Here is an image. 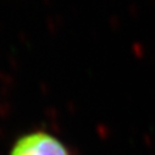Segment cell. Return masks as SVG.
I'll use <instances>...</instances> for the list:
<instances>
[{
  "mask_svg": "<svg viewBox=\"0 0 155 155\" xmlns=\"http://www.w3.org/2000/svg\"><path fill=\"white\" fill-rule=\"evenodd\" d=\"M11 155H67V153L55 138L44 133H34L20 139Z\"/></svg>",
  "mask_w": 155,
  "mask_h": 155,
  "instance_id": "cell-1",
  "label": "cell"
}]
</instances>
